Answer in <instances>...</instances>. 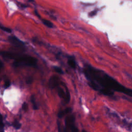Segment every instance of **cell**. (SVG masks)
Instances as JSON below:
<instances>
[{
    "instance_id": "cell-1",
    "label": "cell",
    "mask_w": 132,
    "mask_h": 132,
    "mask_svg": "<svg viewBox=\"0 0 132 132\" xmlns=\"http://www.w3.org/2000/svg\"><path fill=\"white\" fill-rule=\"evenodd\" d=\"M0 55L5 58L14 60L15 62L13 63V66L15 68L36 67L38 62L37 59L33 56L12 52L1 51L0 52Z\"/></svg>"
},
{
    "instance_id": "cell-2",
    "label": "cell",
    "mask_w": 132,
    "mask_h": 132,
    "mask_svg": "<svg viewBox=\"0 0 132 132\" xmlns=\"http://www.w3.org/2000/svg\"><path fill=\"white\" fill-rule=\"evenodd\" d=\"M61 83H60V78L57 76L53 75L50 77L49 80L48 86L50 88L55 89L59 87V85Z\"/></svg>"
},
{
    "instance_id": "cell-3",
    "label": "cell",
    "mask_w": 132,
    "mask_h": 132,
    "mask_svg": "<svg viewBox=\"0 0 132 132\" xmlns=\"http://www.w3.org/2000/svg\"><path fill=\"white\" fill-rule=\"evenodd\" d=\"M9 41L14 46L20 48H23L25 47L24 43L20 40L19 38L15 36H10L8 37Z\"/></svg>"
},
{
    "instance_id": "cell-4",
    "label": "cell",
    "mask_w": 132,
    "mask_h": 132,
    "mask_svg": "<svg viewBox=\"0 0 132 132\" xmlns=\"http://www.w3.org/2000/svg\"><path fill=\"white\" fill-rule=\"evenodd\" d=\"M65 127L64 128V132H68L70 127L74 124L75 116L73 115H71L67 116L65 120Z\"/></svg>"
},
{
    "instance_id": "cell-5",
    "label": "cell",
    "mask_w": 132,
    "mask_h": 132,
    "mask_svg": "<svg viewBox=\"0 0 132 132\" xmlns=\"http://www.w3.org/2000/svg\"><path fill=\"white\" fill-rule=\"evenodd\" d=\"M65 90L63 88H62V87H58L57 88L58 95L59 97L61 99H64V100H65V99H66V90H67V89L68 88L65 84Z\"/></svg>"
},
{
    "instance_id": "cell-6",
    "label": "cell",
    "mask_w": 132,
    "mask_h": 132,
    "mask_svg": "<svg viewBox=\"0 0 132 132\" xmlns=\"http://www.w3.org/2000/svg\"><path fill=\"white\" fill-rule=\"evenodd\" d=\"M72 109L71 107H68L63 110H60L58 114V117L59 118H63L65 115L71 113Z\"/></svg>"
},
{
    "instance_id": "cell-7",
    "label": "cell",
    "mask_w": 132,
    "mask_h": 132,
    "mask_svg": "<svg viewBox=\"0 0 132 132\" xmlns=\"http://www.w3.org/2000/svg\"><path fill=\"white\" fill-rule=\"evenodd\" d=\"M30 101H31V103H32L33 105V109L34 110H37L38 109V106L37 104V103L36 102V100L34 96H32L30 97Z\"/></svg>"
},
{
    "instance_id": "cell-8",
    "label": "cell",
    "mask_w": 132,
    "mask_h": 132,
    "mask_svg": "<svg viewBox=\"0 0 132 132\" xmlns=\"http://www.w3.org/2000/svg\"><path fill=\"white\" fill-rule=\"evenodd\" d=\"M42 22L46 26H47L49 28H52L53 27V23L51 22V21H50L49 20H46V19H42Z\"/></svg>"
},
{
    "instance_id": "cell-9",
    "label": "cell",
    "mask_w": 132,
    "mask_h": 132,
    "mask_svg": "<svg viewBox=\"0 0 132 132\" xmlns=\"http://www.w3.org/2000/svg\"><path fill=\"white\" fill-rule=\"evenodd\" d=\"M68 65L73 69H75L76 68V63L75 60L73 58H70L69 59L68 61Z\"/></svg>"
},
{
    "instance_id": "cell-10",
    "label": "cell",
    "mask_w": 132,
    "mask_h": 132,
    "mask_svg": "<svg viewBox=\"0 0 132 132\" xmlns=\"http://www.w3.org/2000/svg\"><path fill=\"white\" fill-rule=\"evenodd\" d=\"M13 127L15 128L16 129H20L21 127V124L17 120H15L12 124Z\"/></svg>"
},
{
    "instance_id": "cell-11",
    "label": "cell",
    "mask_w": 132,
    "mask_h": 132,
    "mask_svg": "<svg viewBox=\"0 0 132 132\" xmlns=\"http://www.w3.org/2000/svg\"><path fill=\"white\" fill-rule=\"evenodd\" d=\"M4 127V124L3 122V117L1 114H0V130H3Z\"/></svg>"
},
{
    "instance_id": "cell-12",
    "label": "cell",
    "mask_w": 132,
    "mask_h": 132,
    "mask_svg": "<svg viewBox=\"0 0 132 132\" xmlns=\"http://www.w3.org/2000/svg\"><path fill=\"white\" fill-rule=\"evenodd\" d=\"M11 85V81L9 80V79L8 78H5V80H4V87L5 88H8L10 87Z\"/></svg>"
},
{
    "instance_id": "cell-13",
    "label": "cell",
    "mask_w": 132,
    "mask_h": 132,
    "mask_svg": "<svg viewBox=\"0 0 132 132\" xmlns=\"http://www.w3.org/2000/svg\"><path fill=\"white\" fill-rule=\"evenodd\" d=\"M54 70L57 73H59L60 74H63L64 73L63 70L61 69L60 67H57V66H55L54 67Z\"/></svg>"
},
{
    "instance_id": "cell-14",
    "label": "cell",
    "mask_w": 132,
    "mask_h": 132,
    "mask_svg": "<svg viewBox=\"0 0 132 132\" xmlns=\"http://www.w3.org/2000/svg\"><path fill=\"white\" fill-rule=\"evenodd\" d=\"M0 29H1L3 30H4V31L6 32L9 33H11L12 32V30L11 28L6 27H4V26H2V25H0Z\"/></svg>"
},
{
    "instance_id": "cell-15",
    "label": "cell",
    "mask_w": 132,
    "mask_h": 132,
    "mask_svg": "<svg viewBox=\"0 0 132 132\" xmlns=\"http://www.w3.org/2000/svg\"><path fill=\"white\" fill-rule=\"evenodd\" d=\"M70 129L71 132H78V128L75 126V124H73L69 128Z\"/></svg>"
},
{
    "instance_id": "cell-16",
    "label": "cell",
    "mask_w": 132,
    "mask_h": 132,
    "mask_svg": "<svg viewBox=\"0 0 132 132\" xmlns=\"http://www.w3.org/2000/svg\"><path fill=\"white\" fill-rule=\"evenodd\" d=\"M22 107L23 110L26 111H27V109H28V104H27L26 103L24 102V103L22 104Z\"/></svg>"
},
{
    "instance_id": "cell-17",
    "label": "cell",
    "mask_w": 132,
    "mask_h": 132,
    "mask_svg": "<svg viewBox=\"0 0 132 132\" xmlns=\"http://www.w3.org/2000/svg\"><path fill=\"white\" fill-rule=\"evenodd\" d=\"M33 78L31 77H28L26 79V84H31L33 82Z\"/></svg>"
},
{
    "instance_id": "cell-18",
    "label": "cell",
    "mask_w": 132,
    "mask_h": 132,
    "mask_svg": "<svg viewBox=\"0 0 132 132\" xmlns=\"http://www.w3.org/2000/svg\"><path fill=\"white\" fill-rule=\"evenodd\" d=\"M3 66H4L3 63H2V62L1 60H0V71H1L2 70V69H3Z\"/></svg>"
},
{
    "instance_id": "cell-19",
    "label": "cell",
    "mask_w": 132,
    "mask_h": 132,
    "mask_svg": "<svg viewBox=\"0 0 132 132\" xmlns=\"http://www.w3.org/2000/svg\"><path fill=\"white\" fill-rule=\"evenodd\" d=\"M82 132H87V131H86L85 130H84H84H82Z\"/></svg>"
}]
</instances>
